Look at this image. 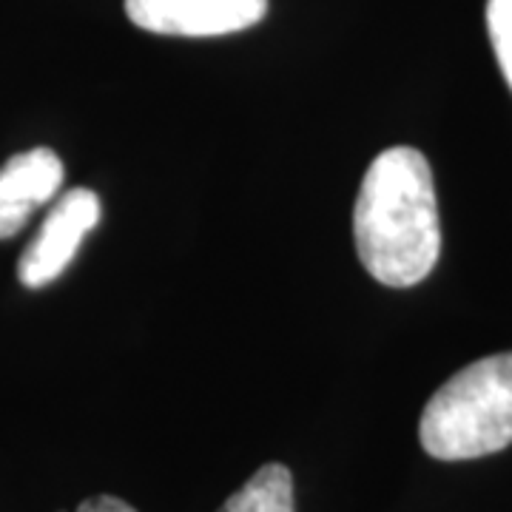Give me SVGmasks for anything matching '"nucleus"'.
Here are the masks:
<instances>
[{"instance_id":"obj_1","label":"nucleus","mask_w":512,"mask_h":512,"mask_svg":"<svg viewBox=\"0 0 512 512\" xmlns=\"http://www.w3.org/2000/svg\"><path fill=\"white\" fill-rule=\"evenodd\" d=\"M353 239L367 274L387 288H413L436 268L439 200L419 148L393 146L370 163L353 208Z\"/></svg>"},{"instance_id":"obj_2","label":"nucleus","mask_w":512,"mask_h":512,"mask_svg":"<svg viewBox=\"0 0 512 512\" xmlns=\"http://www.w3.org/2000/svg\"><path fill=\"white\" fill-rule=\"evenodd\" d=\"M421 447L439 461L493 456L512 444V350L478 359L433 393L419 421Z\"/></svg>"},{"instance_id":"obj_3","label":"nucleus","mask_w":512,"mask_h":512,"mask_svg":"<svg viewBox=\"0 0 512 512\" xmlns=\"http://www.w3.org/2000/svg\"><path fill=\"white\" fill-rule=\"evenodd\" d=\"M100 197L92 188L66 191L49 217L43 220L35 239L26 245L18 262V279L26 288H43L69 268L74 254L80 251L86 234L100 222Z\"/></svg>"},{"instance_id":"obj_4","label":"nucleus","mask_w":512,"mask_h":512,"mask_svg":"<svg viewBox=\"0 0 512 512\" xmlns=\"http://www.w3.org/2000/svg\"><path fill=\"white\" fill-rule=\"evenodd\" d=\"M268 12V0H126L134 26L154 35L220 37L245 32Z\"/></svg>"},{"instance_id":"obj_5","label":"nucleus","mask_w":512,"mask_h":512,"mask_svg":"<svg viewBox=\"0 0 512 512\" xmlns=\"http://www.w3.org/2000/svg\"><path fill=\"white\" fill-rule=\"evenodd\" d=\"M63 185V163L52 148H29L0 168V239L18 237L40 205Z\"/></svg>"},{"instance_id":"obj_6","label":"nucleus","mask_w":512,"mask_h":512,"mask_svg":"<svg viewBox=\"0 0 512 512\" xmlns=\"http://www.w3.org/2000/svg\"><path fill=\"white\" fill-rule=\"evenodd\" d=\"M217 512H296L293 476L285 464H265Z\"/></svg>"},{"instance_id":"obj_7","label":"nucleus","mask_w":512,"mask_h":512,"mask_svg":"<svg viewBox=\"0 0 512 512\" xmlns=\"http://www.w3.org/2000/svg\"><path fill=\"white\" fill-rule=\"evenodd\" d=\"M487 29L495 60L512 92V0H487Z\"/></svg>"},{"instance_id":"obj_8","label":"nucleus","mask_w":512,"mask_h":512,"mask_svg":"<svg viewBox=\"0 0 512 512\" xmlns=\"http://www.w3.org/2000/svg\"><path fill=\"white\" fill-rule=\"evenodd\" d=\"M77 512H137L131 504H126L123 498H114V495H94L86 498Z\"/></svg>"}]
</instances>
